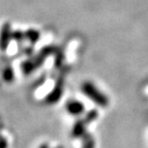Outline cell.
Listing matches in <instances>:
<instances>
[{
    "label": "cell",
    "mask_w": 148,
    "mask_h": 148,
    "mask_svg": "<svg viewBox=\"0 0 148 148\" xmlns=\"http://www.w3.org/2000/svg\"><path fill=\"white\" fill-rule=\"evenodd\" d=\"M81 148H95L96 140L91 133L87 132L81 138Z\"/></svg>",
    "instance_id": "cell-5"
},
{
    "label": "cell",
    "mask_w": 148,
    "mask_h": 148,
    "mask_svg": "<svg viewBox=\"0 0 148 148\" xmlns=\"http://www.w3.org/2000/svg\"><path fill=\"white\" fill-rule=\"evenodd\" d=\"M13 78H15V75H13V72L12 69H10V68L5 69V70L3 71V79L5 82L11 83V82H13Z\"/></svg>",
    "instance_id": "cell-7"
},
{
    "label": "cell",
    "mask_w": 148,
    "mask_h": 148,
    "mask_svg": "<svg viewBox=\"0 0 148 148\" xmlns=\"http://www.w3.org/2000/svg\"><path fill=\"white\" fill-rule=\"evenodd\" d=\"M8 147V143L5 137H2V141H1V148H7Z\"/></svg>",
    "instance_id": "cell-8"
},
{
    "label": "cell",
    "mask_w": 148,
    "mask_h": 148,
    "mask_svg": "<svg viewBox=\"0 0 148 148\" xmlns=\"http://www.w3.org/2000/svg\"><path fill=\"white\" fill-rule=\"evenodd\" d=\"M55 148H64V147H63L62 145H58V146H56V147H55Z\"/></svg>",
    "instance_id": "cell-10"
},
{
    "label": "cell",
    "mask_w": 148,
    "mask_h": 148,
    "mask_svg": "<svg viewBox=\"0 0 148 148\" xmlns=\"http://www.w3.org/2000/svg\"><path fill=\"white\" fill-rule=\"evenodd\" d=\"M88 125V124L86 123V121L83 118L78 119L72 128V131H71L72 137L74 138H81L88 132L87 131Z\"/></svg>",
    "instance_id": "cell-4"
},
{
    "label": "cell",
    "mask_w": 148,
    "mask_h": 148,
    "mask_svg": "<svg viewBox=\"0 0 148 148\" xmlns=\"http://www.w3.org/2000/svg\"><path fill=\"white\" fill-rule=\"evenodd\" d=\"M63 79L59 78L56 81V83L55 86H54V88L52 89V90L46 96L45 99L46 102L50 105L57 103L63 95Z\"/></svg>",
    "instance_id": "cell-2"
},
{
    "label": "cell",
    "mask_w": 148,
    "mask_h": 148,
    "mask_svg": "<svg viewBox=\"0 0 148 148\" xmlns=\"http://www.w3.org/2000/svg\"><path fill=\"white\" fill-rule=\"evenodd\" d=\"M81 91L92 102L96 105L105 107L109 105V99L104 92H102L95 84L90 82H85L81 85Z\"/></svg>",
    "instance_id": "cell-1"
},
{
    "label": "cell",
    "mask_w": 148,
    "mask_h": 148,
    "mask_svg": "<svg viewBox=\"0 0 148 148\" xmlns=\"http://www.w3.org/2000/svg\"><path fill=\"white\" fill-rule=\"evenodd\" d=\"M65 109L71 115L79 116L85 112V106L79 100L69 99L65 103Z\"/></svg>",
    "instance_id": "cell-3"
},
{
    "label": "cell",
    "mask_w": 148,
    "mask_h": 148,
    "mask_svg": "<svg viewBox=\"0 0 148 148\" xmlns=\"http://www.w3.org/2000/svg\"><path fill=\"white\" fill-rule=\"evenodd\" d=\"M38 148H50V146H49V145L47 143H43V144H41L39 145Z\"/></svg>",
    "instance_id": "cell-9"
},
{
    "label": "cell",
    "mask_w": 148,
    "mask_h": 148,
    "mask_svg": "<svg viewBox=\"0 0 148 148\" xmlns=\"http://www.w3.org/2000/svg\"><path fill=\"white\" fill-rule=\"evenodd\" d=\"M97 117H98V112H97V109H92V110L88 111L85 114V116H84L83 119L86 121V123L88 124H90L96 119H97Z\"/></svg>",
    "instance_id": "cell-6"
}]
</instances>
